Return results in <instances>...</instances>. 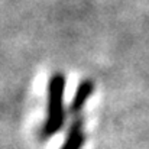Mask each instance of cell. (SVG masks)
Listing matches in <instances>:
<instances>
[{"label": "cell", "mask_w": 149, "mask_h": 149, "mask_svg": "<svg viewBox=\"0 0 149 149\" xmlns=\"http://www.w3.org/2000/svg\"><path fill=\"white\" fill-rule=\"evenodd\" d=\"M65 87L67 78L62 72H54L48 80L47 87V117L41 126L39 138L42 141H48L58 135L67 122V110H65Z\"/></svg>", "instance_id": "obj_1"}, {"label": "cell", "mask_w": 149, "mask_h": 149, "mask_svg": "<svg viewBox=\"0 0 149 149\" xmlns=\"http://www.w3.org/2000/svg\"><path fill=\"white\" fill-rule=\"evenodd\" d=\"M94 91H96V83H94L93 80H90V78L83 80V81L78 84V87H77V90H75L72 99L70 101L68 113H70L72 117L81 116V113H83L86 104L88 103V100L91 99V96H93Z\"/></svg>", "instance_id": "obj_2"}, {"label": "cell", "mask_w": 149, "mask_h": 149, "mask_svg": "<svg viewBox=\"0 0 149 149\" xmlns=\"http://www.w3.org/2000/svg\"><path fill=\"white\" fill-rule=\"evenodd\" d=\"M86 141H87V133H86L84 117L77 116V117H72L67 136L59 149H83Z\"/></svg>", "instance_id": "obj_3"}]
</instances>
